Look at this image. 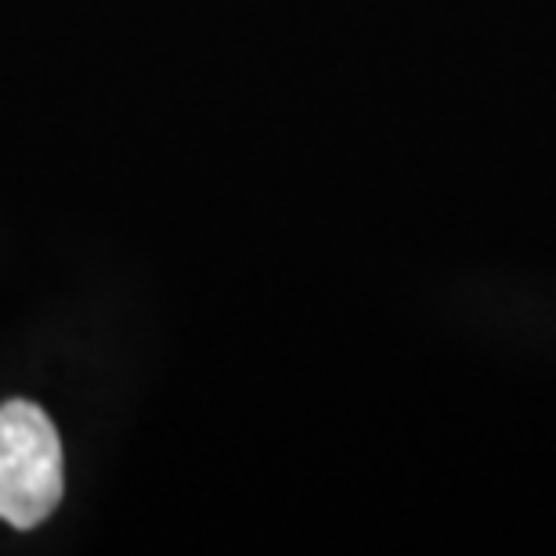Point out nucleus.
Returning <instances> with one entry per match:
<instances>
[{
    "label": "nucleus",
    "instance_id": "obj_1",
    "mask_svg": "<svg viewBox=\"0 0 556 556\" xmlns=\"http://www.w3.org/2000/svg\"><path fill=\"white\" fill-rule=\"evenodd\" d=\"M62 441L54 422L33 402L0 405V520L29 531L62 503Z\"/></svg>",
    "mask_w": 556,
    "mask_h": 556
}]
</instances>
